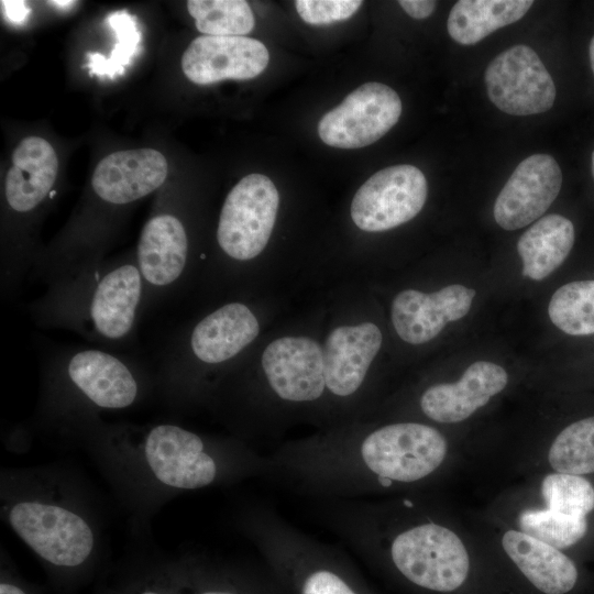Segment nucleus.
Instances as JSON below:
<instances>
[{
  "label": "nucleus",
  "mask_w": 594,
  "mask_h": 594,
  "mask_svg": "<svg viewBox=\"0 0 594 594\" xmlns=\"http://www.w3.org/2000/svg\"><path fill=\"white\" fill-rule=\"evenodd\" d=\"M474 296V289L458 284L431 294L405 289L393 300V326L405 342H428L436 338L448 322L466 316Z\"/></svg>",
  "instance_id": "16"
},
{
  "label": "nucleus",
  "mask_w": 594,
  "mask_h": 594,
  "mask_svg": "<svg viewBox=\"0 0 594 594\" xmlns=\"http://www.w3.org/2000/svg\"><path fill=\"white\" fill-rule=\"evenodd\" d=\"M187 9L197 30L210 36H244L255 25L252 9L244 0H190Z\"/></svg>",
  "instance_id": "27"
},
{
  "label": "nucleus",
  "mask_w": 594,
  "mask_h": 594,
  "mask_svg": "<svg viewBox=\"0 0 594 594\" xmlns=\"http://www.w3.org/2000/svg\"><path fill=\"white\" fill-rule=\"evenodd\" d=\"M490 100L503 112L530 116L548 111L556 99L551 75L527 45L498 54L484 75Z\"/></svg>",
  "instance_id": "12"
},
{
  "label": "nucleus",
  "mask_w": 594,
  "mask_h": 594,
  "mask_svg": "<svg viewBox=\"0 0 594 594\" xmlns=\"http://www.w3.org/2000/svg\"><path fill=\"white\" fill-rule=\"evenodd\" d=\"M574 243L573 223L561 215H548L537 220L517 242L522 261V275L541 280L566 258Z\"/></svg>",
  "instance_id": "22"
},
{
  "label": "nucleus",
  "mask_w": 594,
  "mask_h": 594,
  "mask_svg": "<svg viewBox=\"0 0 594 594\" xmlns=\"http://www.w3.org/2000/svg\"><path fill=\"white\" fill-rule=\"evenodd\" d=\"M75 3H76L75 1H62V0L48 1V4L59 8V9H67L74 6Z\"/></svg>",
  "instance_id": "33"
},
{
  "label": "nucleus",
  "mask_w": 594,
  "mask_h": 594,
  "mask_svg": "<svg viewBox=\"0 0 594 594\" xmlns=\"http://www.w3.org/2000/svg\"><path fill=\"white\" fill-rule=\"evenodd\" d=\"M78 435L129 501L140 506L265 473V455L243 443L175 424L108 425L99 419Z\"/></svg>",
  "instance_id": "2"
},
{
  "label": "nucleus",
  "mask_w": 594,
  "mask_h": 594,
  "mask_svg": "<svg viewBox=\"0 0 594 594\" xmlns=\"http://www.w3.org/2000/svg\"><path fill=\"white\" fill-rule=\"evenodd\" d=\"M107 22L116 36L113 48L108 57L99 53H89L87 67L90 75L112 78L121 75L136 55L141 31L135 16L127 11L111 13Z\"/></svg>",
  "instance_id": "28"
},
{
  "label": "nucleus",
  "mask_w": 594,
  "mask_h": 594,
  "mask_svg": "<svg viewBox=\"0 0 594 594\" xmlns=\"http://www.w3.org/2000/svg\"><path fill=\"white\" fill-rule=\"evenodd\" d=\"M1 6L6 18L15 24L24 22L31 12V9L26 6L25 1L2 0Z\"/></svg>",
  "instance_id": "31"
},
{
  "label": "nucleus",
  "mask_w": 594,
  "mask_h": 594,
  "mask_svg": "<svg viewBox=\"0 0 594 594\" xmlns=\"http://www.w3.org/2000/svg\"><path fill=\"white\" fill-rule=\"evenodd\" d=\"M0 594H31L21 581L2 572L0 582Z\"/></svg>",
  "instance_id": "32"
},
{
  "label": "nucleus",
  "mask_w": 594,
  "mask_h": 594,
  "mask_svg": "<svg viewBox=\"0 0 594 594\" xmlns=\"http://www.w3.org/2000/svg\"><path fill=\"white\" fill-rule=\"evenodd\" d=\"M261 365L268 389L283 403L310 405L328 394L323 351L314 339H276L264 350Z\"/></svg>",
  "instance_id": "13"
},
{
  "label": "nucleus",
  "mask_w": 594,
  "mask_h": 594,
  "mask_svg": "<svg viewBox=\"0 0 594 594\" xmlns=\"http://www.w3.org/2000/svg\"><path fill=\"white\" fill-rule=\"evenodd\" d=\"M382 340L380 328L372 322L341 326L328 334L322 351L327 391L332 398L345 400L360 392Z\"/></svg>",
  "instance_id": "19"
},
{
  "label": "nucleus",
  "mask_w": 594,
  "mask_h": 594,
  "mask_svg": "<svg viewBox=\"0 0 594 594\" xmlns=\"http://www.w3.org/2000/svg\"><path fill=\"white\" fill-rule=\"evenodd\" d=\"M504 553L521 574L543 594H565L578 581L574 562L562 550L508 527L499 535Z\"/></svg>",
  "instance_id": "20"
},
{
  "label": "nucleus",
  "mask_w": 594,
  "mask_h": 594,
  "mask_svg": "<svg viewBox=\"0 0 594 594\" xmlns=\"http://www.w3.org/2000/svg\"><path fill=\"white\" fill-rule=\"evenodd\" d=\"M258 332L256 316L242 302L224 304L205 316L185 343L169 348L164 358L156 383L165 400L172 406L185 403L199 369L231 361Z\"/></svg>",
  "instance_id": "7"
},
{
  "label": "nucleus",
  "mask_w": 594,
  "mask_h": 594,
  "mask_svg": "<svg viewBox=\"0 0 594 594\" xmlns=\"http://www.w3.org/2000/svg\"><path fill=\"white\" fill-rule=\"evenodd\" d=\"M437 428L399 421L287 443L265 455L264 479L316 499H359L419 492L450 461Z\"/></svg>",
  "instance_id": "1"
},
{
  "label": "nucleus",
  "mask_w": 594,
  "mask_h": 594,
  "mask_svg": "<svg viewBox=\"0 0 594 594\" xmlns=\"http://www.w3.org/2000/svg\"><path fill=\"white\" fill-rule=\"evenodd\" d=\"M400 114L402 101L395 90L381 82H366L320 119L318 134L327 145L359 148L384 136Z\"/></svg>",
  "instance_id": "11"
},
{
  "label": "nucleus",
  "mask_w": 594,
  "mask_h": 594,
  "mask_svg": "<svg viewBox=\"0 0 594 594\" xmlns=\"http://www.w3.org/2000/svg\"><path fill=\"white\" fill-rule=\"evenodd\" d=\"M238 521L282 594H372L343 551L301 531L273 507L250 505Z\"/></svg>",
  "instance_id": "4"
},
{
  "label": "nucleus",
  "mask_w": 594,
  "mask_h": 594,
  "mask_svg": "<svg viewBox=\"0 0 594 594\" xmlns=\"http://www.w3.org/2000/svg\"><path fill=\"white\" fill-rule=\"evenodd\" d=\"M532 4L531 0H460L450 11L447 29L455 42L472 45L520 20Z\"/></svg>",
  "instance_id": "24"
},
{
  "label": "nucleus",
  "mask_w": 594,
  "mask_h": 594,
  "mask_svg": "<svg viewBox=\"0 0 594 594\" xmlns=\"http://www.w3.org/2000/svg\"><path fill=\"white\" fill-rule=\"evenodd\" d=\"M593 509L594 486L587 479L549 472L538 482L535 501L515 510L513 527L563 551L584 538Z\"/></svg>",
  "instance_id": "8"
},
{
  "label": "nucleus",
  "mask_w": 594,
  "mask_h": 594,
  "mask_svg": "<svg viewBox=\"0 0 594 594\" xmlns=\"http://www.w3.org/2000/svg\"><path fill=\"white\" fill-rule=\"evenodd\" d=\"M279 205L274 183L262 174H249L228 194L219 217L217 242L234 261L256 257L272 234Z\"/></svg>",
  "instance_id": "9"
},
{
  "label": "nucleus",
  "mask_w": 594,
  "mask_h": 594,
  "mask_svg": "<svg viewBox=\"0 0 594 594\" xmlns=\"http://www.w3.org/2000/svg\"><path fill=\"white\" fill-rule=\"evenodd\" d=\"M428 195L425 175L416 166L399 164L372 175L355 193L351 217L367 232H381L414 219Z\"/></svg>",
  "instance_id": "10"
},
{
  "label": "nucleus",
  "mask_w": 594,
  "mask_h": 594,
  "mask_svg": "<svg viewBox=\"0 0 594 594\" xmlns=\"http://www.w3.org/2000/svg\"><path fill=\"white\" fill-rule=\"evenodd\" d=\"M591 167H592V174H593V177H594V151L592 153Z\"/></svg>",
  "instance_id": "36"
},
{
  "label": "nucleus",
  "mask_w": 594,
  "mask_h": 594,
  "mask_svg": "<svg viewBox=\"0 0 594 594\" xmlns=\"http://www.w3.org/2000/svg\"><path fill=\"white\" fill-rule=\"evenodd\" d=\"M179 563L190 594H282L267 570L260 573L201 557Z\"/></svg>",
  "instance_id": "23"
},
{
  "label": "nucleus",
  "mask_w": 594,
  "mask_h": 594,
  "mask_svg": "<svg viewBox=\"0 0 594 594\" xmlns=\"http://www.w3.org/2000/svg\"><path fill=\"white\" fill-rule=\"evenodd\" d=\"M167 170L165 156L156 150L114 152L98 163L91 186L101 201L111 206H124L161 187Z\"/></svg>",
  "instance_id": "18"
},
{
  "label": "nucleus",
  "mask_w": 594,
  "mask_h": 594,
  "mask_svg": "<svg viewBox=\"0 0 594 594\" xmlns=\"http://www.w3.org/2000/svg\"><path fill=\"white\" fill-rule=\"evenodd\" d=\"M58 161L53 146L43 138H24L12 154L6 176L4 196L8 207L18 215L36 209L53 190Z\"/></svg>",
  "instance_id": "21"
},
{
  "label": "nucleus",
  "mask_w": 594,
  "mask_h": 594,
  "mask_svg": "<svg viewBox=\"0 0 594 594\" xmlns=\"http://www.w3.org/2000/svg\"><path fill=\"white\" fill-rule=\"evenodd\" d=\"M508 384V374L487 361L472 363L454 383L433 384L420 398L421 413L439 424H457L469 419L499 394Z\"/></svg>",
  "instance_id": "17"
},
{
  "label": "nucleus",
  "mask_w": 594,
  "mask_h": 594,
  "mask_svg": "<svg viewBox=\"0 0 594 594\" xmlns=\"http://www.w3.org/2000/svg\"><path fill=\"white\" fill-rule=\"evenodd\" d=\"M102 594H123V591L122 588H119V590H110L106 593H102Z\"/></svg>",
  "instance_id": "35"
},
{
  "label": "nucleus",
  "mask_w": 594,
  "mask_h": 594,
  "mask_svg": "<svg viewBox=\"0 0 594 594\" xmlns=\"http://www.w3.org/2000/svg\"><path fill=\"white\" fill-rule=\"evenodd\" d=\"M150 386L127 359L99 349H81L52 360L44 374L41 414L46 421L79 433L101 411L136 404Z\"/></svg>",
  "instance_id": "5"
},
{
  "label": "nucleus",
  "mask_w": 594,
  "mask_h": 594,
  "mask_svg": "<svg viewBox=\"0 0 594 594\" xmlns=\"http://www.w3.org/2000/svg\"><path fill=\"white\" fill-rule=\"evenodd\" d=\"M270 62L266 46L246 36H198L182 57L186 77L198 85L261 75Z\"/></svg>",
  "instance_id": "15"
},
{
  "label": "nucleus",
  "mask_w": 594,
  "mask_h": 594,
  "mask_svg": "<svg viewBox=\"0 0 594 594\" xmlns=\"http://www.w3.org/2000/svg\"><path fill=\"white\" fill-rule=\"evenodd\" d=\"M562 172L548 154H534L515 168L494 204L497 224L508 231L524 228L541 217L556 200Z\"/></svg>",
  "instance_id": "14"
},
{
  "label": "nucleus",
  "mask_w": 594,
  "mask_h": 594,
  "mask_svg": "<svg viewBox=\"0 0 594 594\" xmlns=\"http://www.w3.org/2000/svg\"><path fill=\"white\" fill-rule=\"evenodd\" d=\"M56 485L2 490V513L14 534L52 570L76 574L91 562L97 535L90 518Z\"/></svg>",
  "instance_id": "6"
},
{
  "label": "nucleus",
  "mask_w": 594,
  "mask_h": 594,
  "mask_svg": "<svg viewBox=\"0 0 594 594\" xmlns=\"http://www.w3.org/2000/svg\"><path fill=\"white\" fill-rule=\"evenodd\" d=\"M362 3L359 0H297L295 4L306 23L324 25L351 18Z\"/></svg>",
  "instance_id": "29"
},
{
  "label": "nucleus",
  "mask_w": 594,
  "mask_h": 594,
  "mask_svg": "<svg viewBox=\"0 0 594 594\" xmlns=\"http://www.w3.org/2000/svg\"><path fill=\"white\" fill-rule=\"evenodd\" d=\"M404 11L414 19H425L431 15L437 2L430 0H402L398 1Z\"/></svg>",
  "instance_id": "30"
},
{
  "label": "nucleus",
  "mask_w": 594,
  "mask_h": 594,
  "mask_svg": "<svg viewBox=\"0 0 594 594\" xmlns=\"http://www.w3.org/2000/svg\"><path fill=\"white\" fill-rule=\"evenodd\" d=\"M588 55H590L591 68H592V72L594 74V36L592 37V40L590 42Z\"/></svg>",
  "instance_id": "34"
},
{
  "label": "nucleus",
  "mask_w": 594,
  "mask_h": 594,
  "mask_svg": "<svg viewBox=\"0 0 594 594\" xmlns=\"http://www.w3.org/2000/svg\"><path fill=\"white\" fill-rule=\"evenodd\" d=\"M551 472L584 475L594 473V416L563 428L544 457Z\"/></svg>",
  "instance_id": "25"
},
{
  "label": "nucleus",
  "mask_w": 594,
  "mask_h": 594,
  "mask_svg": "<svg viewBox=\"0 0 594 594\" xmlns=\"http://www.w3.org/2000/svg\"><path fill=\"white\" fill-rule=\"evenodd\" d=\"M548 314L552 323L568 334L594 333V279L561 286L550 299Z\"/></svg>",
  "instance_id": "26"
},
{
  "label": "nucleus",
  "mask_w": 594,
  "mask_h": 594,
  "mask_svg": "<svg viewBox=\"0 0 594 594\" xmlns=\"http://www.w3.org/2000/svg\"><path fill=\"white\" fill-rule=\"evenodd\" d=\"M144 283L135 261L88 267L50 284L32 305L42 324L107 345L127 341L143 312Z\"/></svg>",
  "instance_id": "3"
}]
</instances>
